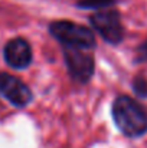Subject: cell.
Wrapping results in <instances>:
<instances>
[{
	"label": "cell",
	"instance_id": "7",
	"mask_svg": "<svg viewBox=\"0 0 147 148\" xmlns=\"http://www.w3.org/2000/svg\"><path fill=\"white\" fill-rule=\"evenodd\" d=\"M133 91L136 95H139L140 98H147V79L143 75H137L133 79Z\"/></svg>",
	"mask_w": 147,
	"mask_h": 148
},
{
	"label": "cell",
	"instance_id": "3",
	"mask_svg": "<svg viewBox=\"0 0 147 148\" xmlns=\"http://www.w3.org/2000/svg\"><path fill=\"white\" fill-rule=\"evenodd\" d=\"M90 22L105 42L117 45L123 40L124 29L121 25L120 13L117 10H105L95 13L90 17Z\"/></svg>",
	"mask_w": 147,
	"mask_h": 148
},
{
	"label": "cell",
	"instance_id": "8",
	"mask_svg": "<svg viewBox=\"0 0 147 148\" xmlns=\"http://www.w3.org/2000/svg\"><path fill=\"white\" fill-rule=\"evenodd\" d=\"M117 0H78V7L82 9H101V7H107L112 3H115Z\"/></svg>",
	"mask_w": 147,
	"mask_h": 148
},
{
	"label": "cell",
	"instance_id": "1",
	"mask_svg": "<svg viewBox=\"0 0 147 148\" xmlns=\"http://www.w3.org/2000/svg\"><path fill=\"white\" fill-rule=\"evenodd\" d=\"M112 119L127 137L136 138L147 132V111L136 99L121 95L112 103Z\"/></svg>",
	"mask_w": 147,
	"mask_h": 148
},
{
	"label": "cell",
	"instance_id": "5",
	"mask_svg": "<svg viewBox=\"0 0 147 148\" xmlns=\"http://www.w3.org/2000/svg\"><path fill=\"white\" fill-rule=\"evenodd\" d=\"M0 95L6 98L13 106L23 108L32 101V91L19 78L0 72Z\"/></svg>",
	"mask_w": 147,
	"mask_h": 148
},
{
	"label": "cell",
	"instance_id": "9",
	"mask_svg": "<svg viewBox=\"0 0 147 148\" xmlns=\"http://www.w3.org/2000/svg\"><path fill=\"white\" fill-rule=\"evenodd\" d=\"M137 59H139V62L147 60V40L143 45L139 46V49H137Z\"/></svg>",
	"mask_w": 147,
	"mask_h": 148
},
{
	"label": "cell",
	"instance_id": "6",
	"mask_svg": "<svg viewBox=\"0 0 147 148\" xmlns=\"http://www.w3.org/2000/svg\"><path fill=\"white\" fill-rule=\"evenodd\" d=\"M3 53H4V60L7 62V65L14 69H25L32 63L30 45L22 38L9 40L4 46Z\"/></svg>",
	"mask_w": 147,
	"mask_h": 148
},
{
	"label": "cell",
	"instance_id": "4",
	"mask_svg": "<svg viewBox=\"0 0 147 148\" xmlns=\"http://www.w3.org/2000/svg\"><path fill=\"white\" fill-rule=\"evenodd\" d=\"M63 59L71 78L79 84H87L94 75V59L82 49H63Z\"/></svg>",
	"mask_w": 147,
	"mask_h": 148
},
{
	"label": "cell",
	"instance_id": "2",
	"mask_svg": "<svg viewBox=\"0 0 147 148\" xmlns=\"http://www.w3.org/2000/svg\"><path fill=\"white\" fill-rule=\"evenodd\" d=\"M50 35L63 45L72 49H91L95 46V36L91 29L68 20H56L49 25Z\"/></svg>",
	"mask_w": 147,
	"mask_h": 148
}]
</instances>
